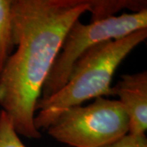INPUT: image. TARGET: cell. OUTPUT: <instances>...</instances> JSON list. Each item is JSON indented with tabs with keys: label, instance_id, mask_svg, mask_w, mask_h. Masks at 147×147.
I'll return each instance as SVG.
<instances>
[{
	"label": "cell",
	"instance_id": "1",
	"mask_svg": "<svg viewBox=\"0 0 147 147\" xmlns=\"http://www.w3.org/2000/svg\"><path fill=\"white\" fill-rule=\"evenodd\" d=\"M88 9V0H12L17 48L0 74V106L18 135L41 137L34 119L43 85L69 28Z\"/></svg>",
	"mask_w": 147,
	"mask_h": 147
},
{
	"label": "cell",
	"instance_id": "2",
	"mask_svg": "<svg viewBox=\"0 0 147 147\" xmlns=\"http://www.w3.org/2000/svg\"><path fill=\"white\" fill-rule=\"evenodd\" d=\"M147 38L142 29L122 38L97 44L75 62L66 84L57 93L39 99L36 105L34 126L38 131L47 127L70 107L84 101L113 96L111 82L121 62Z\"/></svg>",
	"mask_w": 147,
	"mask_h": 147
},
{
	"label": "cell",
	"instance_id": "3",
	"mask_svg": "<svg viewBox=\"0 0 147 147\" xmlns=\"http://www.w3.org/2000/svg\"><path fill=\"white\" fill-rule=\"evenodd\" d=\"M57 142L73 147H103L126 136L129 120L119 100L98 97L63 111L47 127Z\"/></svg>",
	"mask_w": 147,
	"mask_h": 147
},
{
	"label": "cell",
	"instance_id": "4",
	"mask_svg": "<svg viewBox=\"0 0 147 147\" xmlns=\"http://www.w3.org/2000/svg\"><path fill=\"white\" fill-rule=\"evenodd\" d=\"M142 29H147V9L91 21L78 20L69 28L60 53L42 88L40 99L57 93L66 84L75 62L92 47L103 42L122 38Z\"/></svg>",
	"mask_w": 147,
	"mask_h": 147
},
{
	"label": "cell",
	"instance_id": "5",
	"mask_svg": "<svg viewBox=\"0 0 147 147\" xmlns=\"http://www.w3.org/2000/svg\"><path fill=\"white\" fill-rule=\"evenodd\" d=\"M113 96H118L129 120L132 135H145L147 129V73L142 71L123 74L112 87Z\"/></svg>",
	"mask_w": 147,
	"mask_h": 147
},
{
	"label": "cell",
	"instance_id": "6",
	"mask_svg": "<svg viewBox=\"0 0 147 147\" xmlns=\"http://www.w3.org/2000/svg\"><path fill=\"white\" fill-rule=\"evenodd\" d=\"M88 11L92 14L91 21L105 19L115 14L122 9H129L132 12H137L146 8V1L132 0H89Z\"/></svg>",
	"mask_w": 147,
	"mask_h": 147
},
{
	"label": "cell",
	"instance_id": "7",
	"mask_svg": "<svg viewBox=\"0 0 147 147\" xmlns=\"http://www.w3.org/2000/svg\"><path fill=\"white\" fill-rule=\"evenodd\" d=\"M12 0H0V74L15 47L11 19Z\"/></svg>",
	"mask_w": 147,
	"mask_h": 147
},
{
	"label": "cell",
	"instance_id": "8",
	"mask_svg": "<svg viewBox=\"0 0 147 147\" xmlns=\"http://www.w3.org/2000/svg\"><path fill=\"white\" fill-rule=\"evenodd\" d=\"M0 147H26L21 141L11 119L4 111H0Z\"/></svg>",
	"mask_w": 147,
	"mask_h": 147
},
{
	"label": "cell",
	"instance_id": "9",
	"mask_svg": "<svg viewBox=\"0 0 147 147\" xmlns=\"http://www.w3.org/2000/svg\"><path fill=\"white\" fill-rule=\"evenodd\" d=\"M103 147H147V138L145 135H132L127 133L121 139Z\"/></svg>",
	"mask_w": 147,
	"mask_h": 147
}]
</instances>
